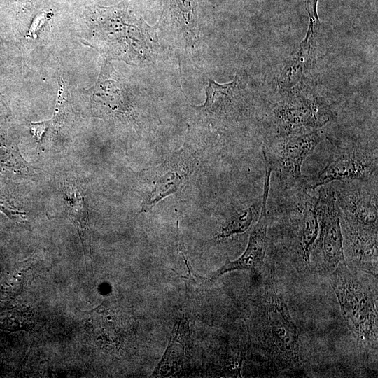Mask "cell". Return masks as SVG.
<instances>
[{
    "instance_id": "cell-1",
    "label": "cell",
    "mask_w": 378,
    "mask_h": 378,
    "mask_svg": "<svg viewBox=\"0 0 378 378\" xmlns=\"http://www.w3.org/2000/svg\"><path fill=\"white\" fill-rule=\"evenodd\" d=\"M277 285L272 274L260 306V344L267 361L286 369L298 363L299 332Z\"/></svg>"
},
{
    "instance_id": "cell-2",
    "label": "cell",
    "mask_w": 378,
    "mask_h": 378,
    "mask_svg": "<svg viewBox=\"0 0 378 378\" xmlns=\"http://www.w3.org/2000/svg\"><path fill=\"white\" fill-rule=\"evenodd\" d=\"M330 283L347 327L356 340L365 347L377 349V293L353 274L346 262L330 273Z\"/></svg>"
},
{
    "instance_id": "cell-3",
    "label": "cell",
    "mask_w": 378,
    "mask_h": 378,
    "mask_svg": "<svg viewBox=\"0 0 378 378\" xmlns=\"http://www.w3.org/2000/svg\"><path fill=\"white\" fill-rule=\"evenodd\" d=\"M199 152L189 142L153 169L148 174V188L141 204V211L152 209L162 199L182 189L198 169Z\"/></svg>"
},
{
    "instance_id": "cell-4",
    "label": "cell",
    "mask_w": 378,
    "mask_h": 378,
    "mask_svg": "<svg viewBox=\"0 0 378 378\" xmlns=\"http://www.w3.org/2000/svg\"><path fill=\"white\" fill-rule=\"evenodd\" d=\"M316 209L319 233L314 250L316 249L325 271L331 273L340 265L346 262L340 224L341 213L332 189L321 186Z\"/></svg>"
},
{
    "instance_id": "cell-5",
    "label": "cell",
    "mask_w": 378,
    "mask_h": 378,
    "mask_svg": "<svg viewBox=\"0 0 378 378\" xmlns=\"http://www.w3.org/2000/svg\"><path fill=\"white\" fill-rule=\"evenodd\" d=\"M377 156L360 148L345 150L335 155L324 169L308 181L315 189L335 181H366L377 170Z\"/></svg>"
},
{
    "instance_id": "cell-6",
    "label": "cell",
    "mask_w": 378,
    "mask_h": 378,
    "mask_svg": "<svg viewBox=\"0 0 378 378\" xmlns=\"http://www.w3.org/2000/svg\"><path fill=\"white\" fill-rule=\"evenodd\" d=\"M272 167L266 160L265 176L262 204L259 217L248 239L245 251L237 260L227 261L211 276L209 280H214L225 273L239 270H254L260 267L264 263L267 246V204L270 190Z\"/></svg>"
},
{
    "instance_id": "cell-7",
    "label": "cell",
    "mask_w": 378,
    "mask_h": 378,
    "mask_svg": "<svg viewBox=\"0 0 378 378\" xmlns=\"http://www.w3.org/2000/svg\"><path fill=\"white\" fill-rule=\"evenodd\" d=\"M337 194L336 200L343 211L348 227L377 232V206L374 197L351 189L340 190Z\"/></svg>"
},
{
    "instance_id": "cell-8",
    "label": "cell",
    "mask_w": 378,
    "mask_h": 378,
    "mask_svg": "<svg viewBox=\"0 0 378 378\" xmlns=\"http://www.w3.org/2000/svg\"><path fill=\"white\" fill-rule=\"evenodd\" d=\"M325 138L322 130L290 136L281 151V163L284 169L295 178H301L304 160Z\"/></svg>"
},
{
    "instance_id": "cell-9",
    "label": "cell",
    "mask_w": 378,
    "mask_h": 378,
    "mask_svg": "<svg viewBox=\"0 0 378 378\" xmlns=\"http://www.w3.org/2000/svg\"><path fill=\"white\" fill-rule=\"evenodd\" d=\"M321 108L312 102L287 104L278 111L280 130L286 136L298 134L307 128L318 127L327 120Z\"/></svg>"
},
{
    "instance_id": "cell-10",
    "label": "cell",
    "mask_w": 378,
    "mask_h": 378,
    "mask_svg": "<svg viewBox=\"0 0 378 378\" xmlns=\"http://www.w3.org/2000/svg\"><path fill=\"white\" fill-rule=\"evenodd\" d=\"M351 261L360 270L377 277V232L346 230Z\"/></svg>"
},
{
    "instance_id": "cell-11",
    "label": "cell",
    "mask_w": 378,
    "mask_h": 378,
    "mask_svg": "<svg viewBox=\"0 0 378 378\" xmlns=\"http://www.w3.org/2000/svg\"><path fill=\"white\" fill-rule=\"evenodd\" d=\"M62 190L66 211L76 226L84 247L88 234V210L83 190L75 181H64Z\"/></svg>"
},
{
    "instance_id": "cell-12",
    "label": "cell",
    "mask_w": 378,
    "mask_h": 378,
    "mask_svg": "<svg viewBox=\"0 0 378 378\" xmlns=\"http://www.w3.org/2000/svg\"><path fill=\"white\" fill-rule=\"evenodd\" d=\"M319 233V222L316 209V202L304 204L300 223V243L302 258L306 265H309L311 255Z\"/></svg>"
},
{
    "instance_id": "cell-13",
    "label": "cell",
    "mask_w": 378,
    "mask_h": 378,
    "mask_svg": "<svg viewBox=\"0 0 378 378\" xmlns=\"http://www.w3.org/2000/svg\"><path fill=\"white\" fill-rule=\"evenodd\" d=\"M237 89L236 82L227 85H219L209 80L206 88V99L204 104L198 107L205 115H217L228 111L233 102Z\"/></svg>"
},
{
    "instance_id": "cell-14",
    "label": "cell",
    "mask_w": 378,
    "mask_h": 378,
    "mask_svg": "<svg viewBox=\"0 0 378 378\" xmlns=\"http://www.w3.org/2000/svg\"><path fill=\"white\" fill-rule=\"evenodd\" d=\"M260 206L253 204L248 207L239 209L232 212L217 237L223 239L248 230L257 221Z\"/></svg>"
},
{
    "instance_id": "cell-15",
    "label": "cell",
    "mask_w": 378,
    "mask_h": 378,
    "mask_svg": "<svg viewBox=\"0 0 378 378\" xmlns=\"http://www.w3.org/2000/svg\"><path fill=\"white\" fill-rule=\"evenodd\" d=\"M318 0H305L306 8L310 19L309 29L314 31L318 27L319 20L317 15Z\"/></svg>"
},
{
    "instance_id": "cell-16",
    "label": "cell",
    "mask_w": 378,
    "mask_h": 378,
    "mask_svg": "<svg viewBox=\"0 0 378 378\" xmlns=\"http://www.w3.org/2000/svg\"><path fill=\"white\" fill-rule=\"evenodd\" d=\"M0 211L4 213L8 218L13 219L16 215L24 214L22 212L11 209L8 207H6L3 204L0 203Z\"/></svg>"
}]
</instances>
